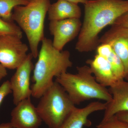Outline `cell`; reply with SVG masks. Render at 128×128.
<instances>
[{
  "mask_svg": "<svg viewBox=\"0 0 128 128\" xmlns=\"http://www.w3.org/2000/svg\"><path fill=\"white\" fill-rule=\"evenodd\" d=\"M107 59L110 63L113 73L117 80H124L125 69L123 63L113 50Z\"/></svg>",
  "mask_w": 128,
  "mask_h": 128,
  "instance_id": "obj_16",
  "label": "cell"
},
{
  "mask_svg": "<svg viewBox=\"0 0 128 128\" xmlns=\"http://www.w3.org/2000/svg\"><path fill=\"white\" fill-rule=\"evenodd\" d=\"M96 81L104 87H111L116 81L107 59L97 54L93 59L86 61Z\"/></svg>",
  "mask_w": 128,
  "mask_h": 128,
  "instance_id": "obj_13",
  "label": "cell"
},
{
  "mask_svg": "<svg viewBox=\"0 0 128 128\" xmlns=\"http://www.w3.org/2000/svg\"><path fill=\"white\" fill-rule=\"evenodd\" d=\"M22 32L14 22H8L0 16V35H14L22 38Z\"/></svg>",
  "mask_w": 128,
  "mask_h": 128,
  "instance_id": "obj_17",
  "label": "cell"
},
{
  "mask_svg": "<svg viewBox=\"0 0 128 128\" xmlns=\"http://www.w3.org/2000/svg\"><path fill=\"white\" fill-rule=\"evenodd\" d=\"M48 14L50 21L60 20L68 18H80L81 11L78 4L65 0H58L50 4Z\"/></svg>",
  "mask_w": 128,
  "mask_h": 128,
  "instance_id": "obj_14",
  "label": "cell"
},
{
  "mask_svg": "<svg viewBox=\"0 0 128 128\" xmlns=\"http://www.w3.org/2000/svg\"><path fill=\"white\" fill-rule=\"evenodd\" d=\"M77 73L65 72L56 78L75 105L92 99L108 102L112 96L109 90L96 80L90 67L78 66Z\"/></svg>",
  "mask_w": 128,
  "mask_h": 128,
  "instance_id": "obj_3",
  "label": "cell"
},
{
  "mask_svg": "<svg viewBox=\"0 0 128 128\" xmlns=\"http://www.w3.org/2000/svg\"><path fill=\"white\" fill-rule=\"evenodd\" d=\"M99 43L110 44L120 58L125 69L124 80L128 81V29L116 25L99 38Z\"/></svg>",
  "mask_w": 128,
  "mask_h": 128,
  "instance_id": "obj_9",
  "label": "cell"
},
{
  "mask_svg": "<svg viewBox=\"0 0 128 128\" xmlns=\"http://www.w3.org/2000/svg\"><path fill=\"white\" fill-rule=\"evenodd\" d=\"M115 115L119 119L128 122V112H120Z\"/></svg>",
  "mask_w": 128,
  "mask_h": 128,
  "instance_id": "obj_22",
  "label": "cell"
},
{
  "mask_svg": "<svg viewBox=\"0 0 128 128\" xmlns=\"http://www.w3.org/2000/svg\"><path fill=\"white\" fill-rule=\"evenodd\" d=\"M33 58L31 53L28 54L27 57L16 69V72L9 80L15 105L32 96L30 81L31 73L34 68L32 62Z\"/></svg>",
  "mask_w": 128,
  "mask_h": 128,
  "instance_id": "obj_7",
  "label": "cell"
},
{
  "mask_svg": "<svg viewBox=\"0 0 128 128\" xmlns=\"http://www.w3.org/2000/svg\"><path fill=\"white\" fill-rule=\"evenodd\" d=\"M6 69L0 64V81L7 75Z\"/></svg>",
  "mask_w": 128,
  "mask_h": 128,
  "instance_id": "obj_23",
  "label": "cell"
},
{
  "mask_svg": "<svg viewBox=\"0 0 128 128\" xmlns=\"http://www.w3.org/2000/svg\"><path fill=\"white\" fill-rule=\"evenodd\" d=\"M0 128H13L10 122L4 123L0 124Z\"/></svg>",
  "mask_w": 128,
  "mask_h": 128,
  "instance_id": "obj_25",
  "label": "cell"
},
{
  "mask_svg": "<svg viewBox=\"0 0 128 128\" xmlns=\"http://www.w3.org/2000/svg\"><path fill=\"white\" fill-rule=\"evenodd\" d=\"M21 39L14 35H0V64L6 68L16 69L27 57L28 47Z\"/></svg>",
  "mask_w": 128,
  "mask_h": 128,
  "instance_id": "obj_6",
  "label": "cell"
},
{
  "mask_svg": "<svg viewBox=\"0 0 128 128\" xmlns=\"http://www.w3.org/2000/svg\"><path fill=\"white\" fill-rule=\"evenodd\" d=\"M96 128H128V122L119 119L116 115L102 121Z\"/></svg>",
  "mask_w": 128,
  "mask_h": 128,
  "instance_id": "obj_18",
  "label": "cell"
},
{
  "mask_svg": "<svg viewBox=\"0 0 128 128\" xmlns=\"http://www.w3.org/2000/svg\"><path fill=\"white\" fill-rule=\"evenodd\" d=\"M29 0H0V16L6 20L14 22L12 19V11L16 6H25Z\"/></svg>",
  "mask_w": 128,
  "mask_h": 128,
  "instance_id": "obj_15",
  "label": "cell"
},
{
  "mask_svg": "<svg viewBox=\"0 0 128 128\" xmlns=\"http://www.w3.org/2000/svg\"><path fill=\"white\" fill-rule=\"evenodd\" d=\"M107 102H93L82 108H76L60 128H83L89 125V116L93 113L105 110Z\"/></svg>",
  "mask_w": 128,
  "mask_h": 128,
  "instance_id": "obj_12",
  "label": "cell"
},
{
  "mask_svg": "<svg viewBox=\"0 0 128 128\" xmlns=\"http://www.w3.org/2000/svg\"><path fill=\"white\" fill-rule=\"evenodd\" d=\"M11 117L10 123L13 128H38L42 122L30 98L16 105Z\"/></svg>",
  "mask_w": 128,
  "mask_h": 128,
  "instance_id": "obj_10",
  "label": "cell"
},
{
  "mask_svg": "<svg viewBox=\"0 0 128 128\" xmlns=\"http://www.w3.org/2000/svg\"></svg>",
  "mask_w": 128,
  "mask_h": 128,
  "instance_id": "obj_26",
  "label": "cell"
},
{
  "mask_svg": "<svg viewBox=\"0 0 128 128\" xmlns=\"http://www.w3.org/2000/svg\"><path fill=\"white\" fill-rule=\"evenodd\" d=\"M12 92L10 81L6 80L3 82L0 86V105L4 98Z\"/></svg>",
  "mask_w": 128,
  "mask_h": 128,
  "instance_id": "obj_20",
  "label": "cell"
},
{
  "mask_svg": "<svg viewBox=\"0 0 128 128\" xmlns=\"http://www.w3.org/2000/svg\"><path fill=\"white\" fill-rule=\"evenodd\" d=\"M82 25L80 18L50 21L49 28L50 34L54 36V47L62 51L66 44L79 34Z\"/></svg>",
  "mask_w": 128,
  "mask_h": 128,
  "instance_id": "obj_8",
  "label": "cell"
},
{
  "mask_svg": "<svg viewBox=\"0 0 128 128\" xmlns=\"http://www.w3.org/2000/svg\"><path fill=\"white\" fill-rule=\"evenodd\" d=\"M41 42L32 76V96L36 98H40L52 86L54 78L66 72L72 66L69 51L58 50L53 46L52 41L47 38Z\"/></svg>",
  "mask_w": 128,
  "mask_h": 128,
  "instance_id": "obj_2",
  "label": "cell"
},
{
  "mask_svg": "<svg viewBox=\"0 0 128 128\" xmlns=\"http://www.w3.org/2000/svg\"><path fill=\"white\" fill-rule=\"evenodd\" d=\"M112 98L107 102L106 107L102 121L114 116L118 113L128 112V81L119 80L109 87Z\"/></svg>",
  "mask_w": 128,
  "mask_h": 128,
  "instance_id": "obj_11",
  "label": "cell"
},
{
  "mask_svg": "<svg viewBox=\"0 0 128 128\" xmlns=\"http://www.w3.org/2000/svg\"><path fill=\"white\" fill-rule=\"evenodd\" d=\"M50 4V0H29L27 4L13 10L12 21L25 33L34 58L38 56L39 44L45 38L44 21Z\"/></svg>",
  "mask_w": 128,
  "mask_h": 128,
  "instance_id": "obj_4",
  "label": "cell"
},
{
  "mask_svg": "<svg viewBox=\"0 0 128 128\" xmlns=\"http://www.w3.org/2000/svg\"><path fill=\"white\" fill-rule=\"evenodd\" d=\"M112 25L119 26L128 29V12L117 19Z\"/></svg>",
  "mask_w": 128,
  "mask_h": 128,
  "instance_id": "obj_21",
  "label": "cell"
},
{
  "mask_svg": "<svg viewBox=\"0 0 128 128\" xmlns=\"http://www.w3.org/2000/svg\"><path fill=\"white\" fill-rule=\"evenodd\" d=\"M36 107L40 116L50 128H60L76 108L63 87L56 81L44 93Z\"/></svg>",
  "mask_w": 128,
  "mask_h": 128,
  "instance_id": "obj_5",
  "label": "cell"
},
{
  "mask_svg": "<svg viewBox=\"0 0 128 128\" xmlns=\"http://www.w3.org/2000/svg\"><path fill=\"white\" fill-rule=\"evenodd\" d=\"M96 49L97 54L106 59L109 57L113 50L110 44H102Z\"/></svg>",
  "mask_w": 128,
  "mask_h": 128,
  "instance_id": "obj_19",
  "label": "cell"
},
{
  "mask_svg": "<svg viewBox=\"0 0 128 128\" xmlns=\"http://www.w3.org/2000/svg\"><path fill=\"white\" fill-rule=\"evenodd\" d=\"M84 5V21L76 45L80 52L96 49L102 30L128 12V0H89Z\"/></svg>",
  "mask_w": 128,
  "mask_h": 128,
  "instance_id": "obj_1",
  "label": "cell"
},
{
  "mask_svg": "<svg viewBox=\"0 0 128 128\" xmlns=\"http://www.w3.org/2000/svg\"><path fill=\"white\" fill-rule=\"evenodd\" d=\"M65 0L72 2V3H75V4H78V3H82V4H85L87 3L89 0Z\"/></svg>",
  "mask_w": 128,
  "mask_h": 128,
  "instance_id": "obj_24",
  "label": "cell"
}]
</instances>
